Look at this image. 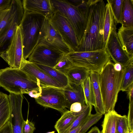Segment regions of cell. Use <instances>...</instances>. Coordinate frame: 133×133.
<instances>
[{
	"label": "cell",
	"instance_id": "cell-2",
	"mask_svg": "<svg viewBox=\"0 0 133 133\" xmlns=\"http://www.w3.org/2000/svg\"><path fill=\"white\" fill-rule=\"evenodd\" d=\"M0 86L10 93L26 94L35 98L41 93L38 80L20 69L10 67L0 69Z\"/></svg>",
	"mask_w": 133,
	"mask_h": 133
},
{
	"label": "cell",
	"instance_id": "cell-8",
	"mask_svg": "<svg viewBox=\"0 0 133 133\" xmlns=\"http://www.w3.org/2000/svg\"><path fill=\"white\" fill-rule=\"evenodd\" d=\"M48 19L66 44L72 51H75L78 43L75 30L67 19L58 12L55 11Z\"/></svg>",
	"mask_w": 133,
	"mask_h": 133
},
{
	"label": "cell",
	"instance_id": "cell-40",
	"mask_svg": "<svg viewBox=\"0 0 133 133\" xmlns=\"http://www.w3.org/2000/svg\"><path fill=\"white\" fill-rule=\"evenodd\" d=\"M127 91L129 102H133V84L129 87Z\"/></svg>",
	"mask_w": 133,
	"mask_h": 133
},
{
	"label": "cell",
	"instance_id": "cell-15",
	"mask_svg": "<svg viewBox=\"0 0 133 133\" xmlns=\"http://www.w3.org/2000/svg\"><path fill=\"white\" fill-rule=\"evenodd\" d=\"M24 13L22 1L12 0L9 7L0 10V32L14 19L23 18Z\"/></svg>",
	"mask_w": 133,
	"mask_h": 133
},
{
	"label": "cell",
	"instance_id": "cell-28",
	"mask_svg": "<svg viewBox=\"0 0 133 133\" xmlns=\"http://www.w3.org/2000/svg\"><path fill=\"white\" fill-rule=\"evenodd\" d=\"M82 85L86 104L90 105L95 107V102L94 92L89 76L83 82Z\"/></svg>",
	"mask_w": 133,
	"mask_h": 133
},
{
	"label": "cell",
	"instance_id": "cell-38",
	"mask_svg": "<svg viewBox=\"0 0 133 133\" xmlns=\"http://www.w3.org/2000/svg\"><path fill=\"white\" fill-rule=\"evenodd\" d=\"M0 133H13L12 127L9 121L0 129Z\"/></svg>",
	"mask_w": 133,
	"mask_h": 133
},
{
	"label": "cell",
	"instance_id": "cell-42",
	"mask_svg": "<svg viewBox=\"0 0 133 133\" xmlns=\"http://www.w3.org/2000/svg\"><path fill=\"white\" fill-rule=\"evenodd\" d=\"M114 68L115 71H121L123 68L121 65L118 63L114 64Z\"/></svg>",
	"mask_w": 133,
	"mask_h": 133
},
{
	"label": "cell",
	"instance_id": "cell-34",
	"mask_svg": "<svg viewBox=\"0 0 133 133\" xmlns=\"http://www.w3.org/2000/svg\"><path fill=\"white\" fill-rule=\"evenodd\" d=\"M73 66L66 54H65L53 68L66 75L69 69Z\"/></svg>",
	"mask_w": 133,
	"mask_h": 133
},
{
	"label": "cell",
	"instance_id": "cell-6",
	"mask_svg": "<svg viewBox=\"0 0 133 133\" xmlns=\"http://www.w3.org/2000/svg\"><path fill=\"white\" fill-rule=\"evenodd\" d=\"M73 66L82 67L90 71L100 72L111 58L105 50L71 51L66 54Z\"/></svg>",
	"mask_w": 133,
	"mask_h": 133
},
{
	"label": "cell",
	"instance_id": "cell-10",
	"mask_svg": "<svg viewBox=\"0 0 133 133\" xmlns=\"http://www.w3.org/2000/svg\"><path fill=\"white\" fill-rule=\"evenodd\" d=\"M10 68L20 69L25 61L23 55L22 34L20 25L17 28L7 50L0 55Z\"/></svg>",
	"mask_w": 133,
	"mask_h": 133
},
{
	"label": "cell",
	"instance_id": "cell-41",
	"mask_svg": "<svg viewBox=\"0 0 133 133\" xmlns=\"http://www.w3.org/2000/svg\"><path fill=\"white\" fill-rule=\"evenodd\" d=\"M87 133H102L98 128L96 127H94Z\"/></svg>",
	"mask_w": 133,
	"mask_h": 133
},
{
	"label": "cell",
	"instance_id": "cell-44",
	"mask_svg": "<svg viewBox=\"0 0 133 133\" xmlns=\"http://www.w3.org/2000/svg\"><path fill=\"white\" fill-rule=\"evenodd\" d=\"M55 131H53L51 132H47V133H55Z\"/></svg>",
	"mask_w": 133,
	"mask_h": 133
},
{
	"label": "cell",
	"instance_id": "cell-35",
	"mask_svg": "<svg viewBox=\"0 0 133 133\" xmlns=\"http://www.w3.org/2000/svg\"><path fill=\"white\" fill-rule=\"evenodd\" d=\"M35 129L33 123L29 121L28 118L26 121L24 120L22 127V133H33Z\"/></svg>",
	"mask_w": 133,
	"mask_h": 133
},
{
	"label": "cell",
	"instance_id": "cell-26",
	"mask_svg": "<svg viewBox=\"0 0 133 133\" xmlns=\"http://www.w3.org/2000/svg\"><path fill=\"white\" fill-rule=\"evenodd\" d=\"M35 63L41 70L50 77L62 85L64 87L68 84L69 82L68 78L65 74L53 68Z\"/></svg>",
	"mask_w": 133,
	"mask_h": 133
},
{
	"label": "cell",
	"instance_id": "cell-31",
	"mask_svg": "<svg viewBox=\"0 0 133 133\" xmlns=\"http://www.w3.org/2000/svg\"><path fill=\"white\" fill-rule=\"evenodd\" d=\"M125 70L120 91H127L133 84V62L125 68Z\"/></svg>",
	"mask_w": 133,
	"mask_h": 133
},
{
	"label": "cell",
	"instance_id": "cell-20",
	"mask_svg": "<svg viewBox=\"0 0 133 133\" xmlns=\"http://www.w3.org/2000/svg\"><path fill=\"white\" fill-rule=\"evenodd\" d=\"M89 76L94 92L95 102L94 107L96 112L105 114V112L100 88L98 73L90 71Z\"/></svg>",
	"mask_w": 133,
	"mask_h": 133
},
{
	"label": "cell",
	"instance_id": "cell-45",
	"mask_svg": "<svg viewBox=\"0 0 133 133\" xmlns=\"http://www.w3.org/2000/svg\"><path fill=\"white\" fill-rule=\"evenodd\" d=\"M127 133H133V131H129Z\"/></svg>",
	"mask_w": 133,
	"mask_h": 133
},
{
	"label": "cell",
	"instance_id": "cell-16",
	"mask_svg": "<svg viewBox=\"0 0 133 133\" xmlns=\"http://www.w3.org/2000/svg\"><path fill=\"white\" fill-rule=\"evenodd\" d=\"M24 11L41 15L49 19L54 12L50 0H23Z\"/></svg>",
	"mask_w": 133,
	"mask_h": 133
},
{
	"label": "cell",
	"instance_id": "cell-14",
	"mask_svg": "<svg viewBox=\"0 0 133 133\" xmlns=\"http://www.w3.org/2000/svg\"><path fill=\"white\" fill-rule=\"evenodd\" d=\"M20 70L38 80L41 86L64 88L62 85L50 77L34 63L26 60Z\"/></svg>",
	"mask_w": 133,
	"mask_h": 133
},
{
	"label": "cell",
	"instance_id": "cell-12",
	"mask_svg": "<svg viewBox=\"0 0 133 133\" xmlns=\"http://www.w3.org/2000/svg\"><path fill=\"white\" fill-rule=\"evenodd\" d=\"M65 55L38 43L28 57V61L54 68Z\"/></svg>",
	"mask_w": 133,
	"mask_h": 133
},
{
	"label": "cell",
	"instance_id": "cell-19",
	"mask_svg": "<svg viewBox=\"0 0 133 133\" xmlns=\"http://www.w3.org/2000/svg\"><path fill=\"white\" fill-rule=\"evenodd\" d=\"M117 34L123 50L133 58V26L127 27L122 25Z\"/></svg>",
	"mask_w": 133,
	"mask_h": 133
},
{
	"label": "cell",
	"instance_id": "cell-11",
	"mask_svg": "<svg viewBox=\"0 0 133 133\" xmlns=\"http://www.w3.org/2000/svg\"><path fill=\"white\" fill-rule=\"evenodd\" d=\"M116 25L115 24L111 29L105 50L115 63H119L124 68L133 62V58L130 57L123 49L117 36Z\"/></svg>",
	"mask_w": 133,
	"mask_h": 133
},
{
	"label": "cell",
	"instance_id": "cell-3",
	"mask_svg": "<svg viewBox=\"0 0 133 133\" xmlns=\"http://www.w3.org/2000/svg\"><path fill=\"white\" fill-rule=\"evenodd\" d=\"M114 63L109 61L98 73L100 88L105 114L115 110L125 69L115 71Z\"/></svg>",
	"mask_w": 133,
	"mask_h": 133
},
{
	"label": "cell",
	"instance_id": "cell-23",
	"mask_svg": "<svg viewBox=\"0 0 133 133\" xmlns=\"http://www.w3.org/2000/svg\"><path fill=\"white\" fill-rule=\"evenodd\" d=\"M10 112L8 96L0 92V129L9 121Z\"/></svg>",
	"mask_w": 133,
	"mask_h": 133
},
{
	"label": "cell",
	"instance_id": "cell-4",
	"mask_svg": "<svg viewBox=\"0 0 133 133\" xmlns=\"http://www.w3.org/2000/svg\"><path fill=\"white\" fill-rule=\"evenodd\" d=\"M54 11H57L65 17L69 21L75 32L80 43L85 31L87 21L86 0H83L80 4L76 5L67 0H51Z\"/></svg>",
	"mask_w": 133,
	"mask_h": 133
},
{
	"label": "cell",
	"instance_id": "cell-17",
	"mask_svg": "<svg viewBox=\"0 0 133 133\" xmlns=\"http://www.w3.org/2000/svg\"><path fill=\"white\" fill-rule=\"evenodd\" d=\"M63 91L69 109L71 104L75 102L80 103L82 106L86 105L82 84L69 82L63 88Z\"/></svg>",
	"mask_w": 133,
	"mask_h": 133
},
{
	"label": "cell",
	"instance_id": "cell-7",
	"mask_svg": "<svg viewBox=\"0 0 133 133\" xmlns=\"http://www.w3.org/2000/svg\"><path fill=\"white\" fill-rule=\"evenodd\" d=\"M35 99L36 103L41 105L54 109L62 113L68 108L63 88L41 86L40 95Z\"/></svg>",
	"mask_w": 133,
	"mask_h": 133
},
{
	"label": "cell",
	"instance_id": "cell-1",
	"mask_svg": "<svg viewBox=\"0 0 133 133\" xmlns=\"http://www.w3.org/2000/svg\"><path fill=\"white\" fill-rule=\"evenodd\" d=\"M86 3L87 16L85 31L74 51L105 50L103 35L106 4L103 0H88Z\"/></svg>",
	"mask_w": 133,
	"mask_h": 133
},
{
	"label": "cell",
	"instance_id": "cell-5",
	"mask_svg": "<svg viewBox=\"0 0 133 133\" xmlns=\"http://www.w3.org/2000/svg\"><path fill=\"white\" fill-rule=\"evenodd\" d=\"M46 18L40 14L24 11L20 25L25 59L28 58L38 44L40 34Z\"/></svg>",
	"mask_w": 133,
	"mask_h": 133
},
{
	"label": "cell",
	"instance_id": "cell-18",
	"mask_svg": "<svg viewBox=\"0 0 133 133\" xmlns=\"http://www.w3.org/2000/svg\"><path fill=\"white\" fill-rule=\"evenodd\" d=\"M22 18L14 19L0 32V55L8 49L17 28L20 25Z\"/></svg>",
	"mask_w": 133,
	"mask_h": 133
},
{
	"label": "cell",
	"instance_id": "cell-36",
	"mask_svg": "<svg viewBox=\"0 0 133 133\" xmlns=\"http://www.w3.org/2000/svg\"><path fill=\"white\" fill-rule=\"evenodd\" d=\"M129 131H133V102H129V111L127 116Z\"/></svg>",
	"mask_w": 133,
	"mask_h": 133
},
{
	"label": "cell",
	"instance_id": "cell-27",
	"mask_svg": "<svg viewBox=\"0 0 133 133\" xmlns=\"http://www.w3.org/2000/svg\"><path fill=\"white\" fill-rule=\"evenodd\" d=\"M118 114L115 110L105 114L102 133H116V122Z\"/></svg>",
	"mask_w": 133,
	"mask_h": 133
},
{
	"label": "cell",
	"instance_id": "cell-21",
	"mask_svg": "<svg viewBox=\"0 0 133 133\" xmlns=\"http://www.w3.org/2000/svg\"><path fill=\"white\" fill-rule=\"evenodd\" d=\"M90 72L84 68L73 66L69 69L66 75L69 82L80 84L89 76Z\"/></svg>",
	"mask_w": 133,
	"mask_h": 133
},
{
	"label": "cell",
	"instance_id": "cell-29",
	"mask_svg": "<svg viewBox=\"0 0 133 133\" xmlns=\"http://www.w3.org/2000/svg\"><path fill=\"white\" fill-rule=\"evenodd\" d=\"M124 0H108L115 20L117 23L121 24Z\"/></svg>",
	"mask_w": 133,
	"mask_h": 133
},
{
	"label": "cell",
	"instance_id": "cell-22",
	"mask_svg": "<svg viewBox=\"0 0 133 133\" xmlns=\"http://www.w3.org/2000/svg\"><path fill=\"white\" fill-rule=\"evenodd\" d=\"M78 115H75L73 112L68 110L62 113L54 126L57 133H65L66 131L71 127Z\"/></svg>",
	"mask_w": 133,
	"mask_h": 133
},
{
	"label": "cell",
	"instance_id": "cell-13",
	"mask_svg": "<svg viewBox=\"0 0 133 133\" xmlns=\"http://www.w3.org/2000/svg\"><path fill=\"white\" fill-rule=\"evenodd\" d=\"M9 100L11 112L9 120L13 133H22L23 124L24 121L22 113V105L23 99L22 94L10 93Z\"/></svg>",
	"mask_w": 133,
	"mask_h": 133
},
{
	"label": "cell",
	"instance_id": "cell-9",
	"mask_svg": "<svg viewBox=\"0 0 133 133\" xmlns=\"http://www.w3.org/2000/svg\"><path fill=\"white\" fill-rule=\"evenodd\" d=\"M38 43L64 54L72 51L48 19H46L40 34Z\"/></svg>",
	"mask_w": 133,
	"mask_h": 133
},
{
	"label": "cell",
	"instance_id": "cell-24",
	"mask_svg": "<svg viewBox=\"0 0 133 133\" xmlns=\"http://www.w3.org/2000/svg\"><path fill=\"white\" fill-rule=\"evenodd\" d=\"M116 24L110 6L106 4L105 14L103 25V39L105 46L112 28Z\"/></svg>",
	"mask_w": 133,
	"mask_h": 133
},
{
	"label": "cell",
	"instance_id": "cell-33",
	"mask_svg": "<svg viewBox=\"0 0 133 133\" xmlns=\"http://www.w3.org/2000/svg\"><path fill=\"white\" fill-rule=\"evenodd\" d=\"M116 133H127L129 131L127 116L118 114L116 120Z\"/></svg>",
	"mask_w": 133,
	"mask_h": 133
},
{
	"label": "cell",
	"instance_id": "cell-39",
	"mask_svg": "<svg viewBox=\"0 0 133 133\" xmlns=\"http://www.w3.org/2000/svg\"><path fill=\"white\" fill-rule=\"evenodd\" d=\"M12 0H0V10L9 7L11 5Z\"/></svg>",
	"mask_w": 133,
	"mask_h": 133
},
{
	"label": "cell",
	"instance_id": "cell-25",
	"mask_svg": "<svg viewBox=\"0 0 133 133\" xmlns=\"http://www.w3.org/2000/svg\"><path fill=\"white\" fill-rule=\"evenodd\" d=\"M121 25L125 27L133 26V1L124 0Z\"/></svg>",
	"mask_w": 133,
	"mask_h": 133
},
{
	"label": "cell",
	"instance_id": "cell-30",
	"mask_svg": "<svg viewBox=\"0 0 133 133\" xmlns=\"http://www.w3.org/2000/svg\"><path fill=\"white\" fill-rule=\"evenodd\" d=\"M92 106L86 105L82 106V110L70 128L65 133H68L72 130L77 128L91 114Z\"/></svg>",
	"mask_w": 133,
	"mask_h": 133
},
{
	"label": "cell",
	"instance_id": "cell-37",
	"mask_svg": "<svg viewBox=\"0 0 133 133\" xmlns=\"http://www.w3.org/2000/svg\"><path fill=\"white\" fill-rule=\"evenodd\" d=\"M82 106L79 102H75L72 104L70 108V111L74 112L76 115H78L81 111Z\"/></svg>",
	"mask_w": 133,
	"mask_h": 133
},
{
	"label": "cell",
	"instance_id": "cell-43",
	"mask_svg": "<svg viewBox=\"0 0 133 133\" xmlns=\"http://www.w3.org/2000/svg\"><path fill=\"white\" fill-rule=\"evenodd\" d=\"M81 128V125H79L77 128L72 130L68 133H79Z\"/></svg>",
	"mask_w": 133,
	"mask_h": 133
},
{
	"label": "cell",
	"instance_id": "cell-32",
	"mask_svg": "<svg viewBox=\"0 0 133 133\" xmlns=\"http://www.w3.org/2000/svg\"><path fill=\"white\" fill-rule=\"evenodd\" d=\"M102 115L97 112L94 114H91L80 125L81 128L79 133H85L92 126L101 118Z\"/></svg>",
	"mask_w": 133,
	"mask_h": 133
}]
</instances>
